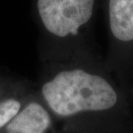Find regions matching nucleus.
<instances>
[{
	"label": "nucleus",
	"instance_id": "f257e3e1",
	"mask_svg": "<svg viewBox=\"0 0 133 133\" xmlns=\"http://www.w3.org/2000/svg\"><path fill=\"white\" fill-rule=\"evenodd\" d=\"M34 85L58 133H122L133 123L127 92L100 54L43 62Z\"/></svg>",
	"mask_w": 133,
	"mask_h": 133
},
{
	"label": "nucleus",
	"instance_id": "f03ea898",
	"mask_svg": "<svg viewBox=\"0 0 133 133\" xmlns=\"http://www.w3.org/2000/svg\"><path fill=\"white\" fill-rule=\"evenodd\" d=\"M33 4L43 62L99 55L94 29L100 0H33Z\"/></svg>",
	"mask_w": 133,
	"mask_h": 133
},
{
	"label": "nucleus",
	"instance_id": "7ed1b4c3",
	"mask_svg": "<svg viewBox=\"0 0 133 133\" xmlns=\"http://www.w3.org/2000/svg\"><path fill=\"white\" fill-rule=\"evenodd\" d=\"M103 2L108 33L107 68L124 87L133 62V0H100Z\"/></svg>",
	"mask_w": 133,
	"mask_h": 133
},
{
	"label": "nucleus",
	"instance_id": "20e7f679",
	"mask_svg": "<svg viewBox=\"0 0 133 133\" xmlns=\"http://www.w3.org/2000/svg\"><path fill=\"white\" fill-rule=\"evenodd\" d=\"M0 133H58V130L35 90L19 114Z\"/></svg>",
	"mask_w": 133,
	"mask_h": 133
},
{
	"label": "nucleus",
	"instance_id": "39448f33",
	"mask_svg": "<svg viewBox=\"0 0 133 133\" xmlns=\"http://www.w3.org/2000/svg\"><path fill=\"white\" fill-rule=\"evenodd\" d=\"M35 92L30 81L0 76V132L20 112Z\"/></svg>",
	"mask_w": 133,
	"mask_h": 133
},
{
	"label": "nucleus",
	"instance_id": "423d86ee",
	"mask_svg": "<svg viewBox=\"0 0 133 133\" xmlns=\"http://www.w3.org/2000/svg\"><path fill=\"white\" fill-rule=\"evenodd\" d=\"M124 88L127 92L129 101H130V104H131V107H132L133 109V62L130 68H129L127 76H126V79L124 82Z\"/></svg>",
	"mask_w": 133,
	"mask_h": 133
},
{
	"label": "nucleus",
	"instance_id": "0eeeda50",
	"mask_svg": "<svg viewBox=\"0 0 133 133\" xmlns=\"http://www.w3.org/2000/svg\"><path fill=\"white\" fill-rule=\"evenodd\" d=\"M122 133H133V123L131 124V125H130V126H129L128 128L126 129L125 131H123Z\"/></svg>",
	"mask_w": 133,
	"mask_h": 133
}]
</instances>
